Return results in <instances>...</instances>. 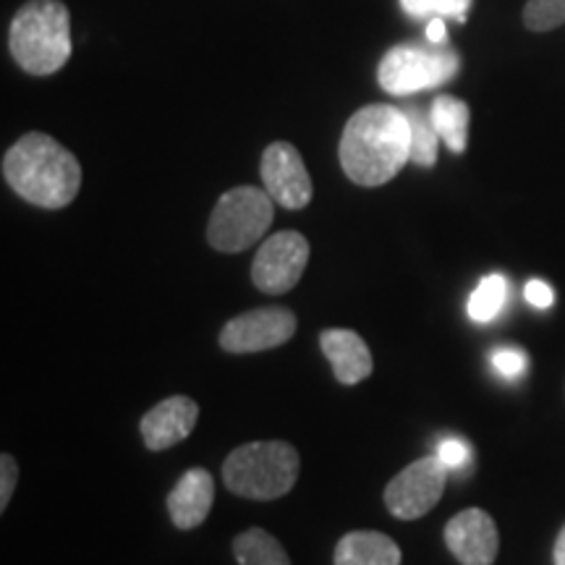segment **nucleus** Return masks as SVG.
<instances>
[{
    "mask_svg": "<svg viewBox=\"0 0 565 565\" xmlns=\"http://www.w3.org/2000/svg\"><path fill=\"white\" fill-rule=\"evenodd\" d=\"M445 484H448V469L437 456H427L406 466L385 487V505L395 519L414 521L427 515L440 503Z\"/></svg>",
    "mask_w": 565,
    "mask_h": 565,
    "instance_id": "0eeeda50",
    "label": "nucleus"
},
{
    "mask_svg": "<svg viewBox=\"0 0 565 565\" xmlns=\"http://www.w3.org/2000/svg\"><path fill=\"white\" fill-rule=\"evenodd\" d=\"M445 545L461 565H492L500 547L498 526L482 508H466L445 526Z\"/></svg>",
    "mask_w": 565,
    "mask_h": 565,
    "instance_id": "9b49d317",
    "label": "nucleus"
},
{
    "mask_svg": "<svg viewBox=\"0 0 565 565\" xmlns=\"http://www.w3.org/2000/svg\"><path fill=\"white\" fill-rule=\"evenodd\" d=\"M275 200L263 189L236 186L228 189L207 223V242L223 254H238L254 246L273 225Z\"/></svg>",
    "mask_w": 565,
    "mask_h": 565,
    "instance_id": "39448f33",
    "label": "nucleus"
},
{
    "mask_svg": "<svg viewBox=\"0 0 565 565\" xmlns=\"http://www.w3.org/2000/svg\"><path fill=\"white\" fill-rule=\"evenodd\" d=\"M196 422H200V406L189 395H173L141 416L139 429L147 448L158 454L186 440L194 433Z\"/></svg>",
    "mask_w": 565,
    "mask_h": 565,
    "instance_id": "f8f14e48",
    "label": "nucleus"
},
{
    "mask_svg": "<svg viewBox=\"0 0 565 565\" xmlns=\"http://www.w3.org/2000/svg\"><path fill=\"white\" fill-rule=\"evenodd\" d=\"M3 179L34 207L61 210L79 194L82 166L61 141L32 131L6 152Z\"/></svg>",
    "mask_w": 565,
    "mask_h": 565,
    "instance_id": "f03ea898",
    "label": "nucleus"
},
{
    "mask_svg": "<svg viewBox=\"0 0 565 565\" xmlns=\"http://www.w3.org/2000/svg\"><path fill=\"white\" fill-rule=\"evenodd\" d=\"M437 458H440L448 471H461L466 469V463L471 461V448L463 440L450 437V440L440 443V448H437Z\"/></svg>",
    "mask_w": 565,
    "mask_h": 565,
    "instance_id": "5701e85b",
    "label": "nucleus"
},
{
    "mask_svg": "<svg viewBox=\"0 0 565 565\" xmlns=\"http://www.w3.org/2000/svg\"><path fill=\"white\" fill-rule=\"evenodd\" d=\"M475 0H401L404 11L414 19H435V17H456L466 21V11Z\"/></svg>",
    "mask_w": 565,
    "mask_h": 565,
    "instance_id": "aec40b11",
    "label": "nucleus"
},
{
    "mask_svg": "<svg viewBox=\"0 0 565 565\" xmlns=\"http://www.w3.org/2000/svg\"><path fill=\"white\" fill-rule=\"evenodd\" d=\"M233 555L238 565H291L288 553L270 532L249 529L233 540Z\"/></svg>",
    "mask_w": 565,
    "mask_h": 565,
    "instance_id": "f3484780",
    "label": "nucleus"
},
{
    "mask_svg": "<svg viewBox=\"0 0 565 565\" xmlns=\"http://www.w3.org/2000/svg\"><path fill=\"white\" fill-rule=\"evenodd\" d=\"M458 53L450 47L435 45H395L380 63V87L395 97L414 95L422 89H435L458 74Z\"/></svg>",
    "mask_w": 565,
    "mask_h": 565,
    "instance_id": "423d86ee",
    "label": "nucleus"
},
{
    "mask_svg": "<svg viewBox=\"0 0 565 565\" xmlns=\"http://www.w3.org/2000/svg\"><path fill=\"white\" fill-rule=\"evenodd\" d=\"M215 503V479L207 469H189L168 494V513L175 529H196L204 524Z\"/></svg>",
    "mask_w": 565,
    "mask_h": 565,
    "instance_id": "ddd939ff",
    "label": "nucleus"
},
{
    "mask_svg": "<svg viewBox=\"0 0 565 565\" xmlns=\"http://www.w3.org/2000/svg\"><path fill=\"white\" fill-rule=\"evenodd\" d=\"M445 38H448V30H445V19H443V17L429 19V24H427V40L435 42V45H443Z\"/></svg>",
    "mask_w": 565,
    "mask_h": 565,
    "instance_id": "a878e982",
    "label": "nucleus"
},
{
    "mask_svg": "<svg viewBox=\"0 0 565 565\" xmlns=\"http://www.w3.org/2000/svg\"><path fill=\"white\" fill-rule=\"evenodd\" d=\"M524 24L532 32H550L565 24V0H529Z\"/></svg>",
    "mask_w": 565,
    "mask_h": 565,
    "instance_id": "412c9836",
    "label": "nucleus"
},
{
    "mask_svg": "<svg viewBox=\"0 0 565 565\" xmlns=\"http://www.w3.org/2000/svg\"><path fill=\"white\" fill-rule=\"evenodd\" d=\"M320 345L341 385H359L372 374L374 362L370 345H366L362 335L353 333V330H324L320 335Z\"/></svg>",
    "mask_w": 565,
    "mask_h": 565,
    "instance_id": "4468645a",
    "label": "nucleus"
},
{
    "mask_svg": "<svg viewBox=\"0 0 565 565\" xmlns=\"http://www.w3.org/2000/svg\"><path fill=\"white\" fill-rule=\"evenodd\" d=\"M17 479H19L17 458L11 454H3L0 456V513H3L11 503V494L17 490Z\"/></svg>",
    "mask_w": 565,
    "mask_h": 565,
    "instance_id": "b1692460",
    "label": "nucleus"
},
{
    "mask_svg": "<svg viewBox=\"0 0 565 565\" xmlns=\"http://www.w3.org/2000/svg\"><path fill=\"white\" fill-rule=\"evenodd\" d=\"M341 166L359 186H383L412 160V129L404 108L366 105L345 124Z\"/></svg>",
    "mask_w": 565,
    "mask_h": 565,
    "instance_id": "f257e3e1",
    "label": "nucleus"
},
{
    "mask_svg": "<svg viewBox=\"0 0 565 565\" xmlns=\"http://www.w3.org/2000/svg\"><path fill=\"white\" fill-rule=\"evenodd\" d=\"M11 55L26 74L51 76L71 58V13L61 0H30L9 30Z\"/></svg>",
    "mask_w": 565,
    "mask_h": 565,
    "instance_id": "7ed1b4c3",
    "label": "nucleus"
},
{
    "mask_svg": "<svg viewBox=\"0 0 565 565\" xmlns=\"http://www.w3.org/2000/svg\"><path fill=\"white\" fill-rule=\"evenodd\" d=\"M301 458L291 443H246L225 458L223 482L246 500H278L294 490Z\"/></svg>",
    "mask_w": 565,
    "mask_h": 565,
    "instance_id": "20e7f679",
    "label": "nucleus"
},
{
    "mask_svg": "<svg viewBox=\"0 0 565 565\" xmlns=\"http://www.w3.org/2000/svg\"><path fill=\"white\" fill-rule=\"evenodd\" d=\"M335 565H401V547L387 534L349 532L335 547Z\"/></svg>",
    "mask_w": 565,
    "mask_h": 565,
    "instance_id": "2eb2a0df",
    "label": "nucleus"
},
{
    "mask_svg": "<svg viewBox=\"0 0 565 565\" xmlns=\"http://www.w3.org/2000/svg\"><path fill=\"white\" fill-rule=\"evenodd\" d=\"M553 557H555V565H565V526L561 529V534H557V540H555Z\"/></svg>",
    "mask_w": 565,
    "mask_h": 565,
    "instance_id": "bb28decb",
    "label": "nucleus"
},
{
    "mask_svg": "<svg viewBox=\"0 0 565 565\" xmlns=\"http://www.w3.org/2000/svg\"><path fill=\"white\" fill-rule=\"evenodd\" d=\"M524 296H526V301L536 309H550L555 303V291L547 286L545 280H540V278L526 282Z\"/></svg>",
    "mask_w": 565,
    "mask_h": 565,
    "instance_id": "393cba45",
    "label": "nucleus"
},
{
    "mask_svg": "<svg viewBox=\"0 0 565 565\" xmlns=\"http://www.w3.org/2000/svg\"><path fill=\"white\" fill-rule=\"evenodd\" d=\"M263 173L267 194L273 196L280 207L303 210L312 202V179H309L307 166H303L299 150L288 141H273L263 154Z\"/></svg>",
    "mask_w": 565,
    "mask_h": 565,
    "instance_id": "9d476101",
    "label": "nucleus"
},
{
    "mask_svg": "<svg viewBox=\"0 0 565 565\" xmlns=\"http://www.w3.org/2000/svg\"><path fill=\"white\" fill-rule=\"evenodd\" d=\"M408 118V129H412V162L422 168H433L437 162V141H440V134H437L433 116L424 113L422 108H404Z\"/></svg>",
    "mask_w": 565,
    "mask_h": 565,
    "instance_id": "a211bd4d",
    "label": "nucleus"
},
{
    "mask_svg": "<svg viewBox=\"0 0 565 565\" xmlns=\"http://www.w3.org/2000/svg\"><path fill=\"white\" fill-rule=\"evenodd\" d=\"M299 328V320L286 307L252 309L228 320L221 330V345L228 353L270 351L288 343Z\"/></svg>",
    "mask_w": 565,
    "mask_h": 565,
    "instance_id": "1a4fd4ad",
    "label": "nucleus"
},
{
    "mask_svg": "<svg viewBox=\"0 0 565 565\" xmlns=\"http://www.w3.org/2000/svg\"><path fill=\"white\" fill-rule=\"evenodd\" d=\"M492 370L505 380H519L526 372V353L515 345H500L490 356Z\"/></svg>",
    "mask_w": 565,
    "mask_h": 565,
    "instance_id": "4be33fe9",
    "label": "nucleus"
},
{
    "mask_svg": "<svg viewBox=\"0 0 565 565\" xmlns=\"http://www.w3.org/2000/svg\"><path fill=\"white\" fill-rule=\"evenodd\" d=\"M505 299H508V280L503 275L498 273L484 275L469 299V317L475 322H492L494 317L503 312Z\"/></svg>",
    "mask_w": 565,
    "mask_h": 565,
    "instance_id": "6ab92c4d",
    "label": "nucleus"
},
{
    "mask_svg": "<svg viewBox=\"0 0 565 565\" xmlns=\"http://www.w3.org/2000/svg\"><path fill=\"white\" fill-rule=\"evenodd\" d=\"M429 116H433V124L437 134H440V139L445 141V147L450 152L461 154L466 150V141H469V105L454 95H440L435 97Z\"/></svg>",
    "mask_w": 565,
    "mask_h": 565,
    "instance_id": "dca6fc26",
    "label": "nucleus"
},
{
    "mask_svg": "<svg viewBox=\"0 0 565 565\" xmlns=\"http://www.w3.org/2000/svg\"><path fill=\"white\" fill-rule=\"evenodd\" d=\"M309 263V242L299 231H280L265 238L252 263V280L267 296L288 294Z\"/></svg>",
    "mask_w": 565,
    "mask_h": 565,
    "instance_id": "6e6552de",
    "label": "nucleus"
}]
</instances>
